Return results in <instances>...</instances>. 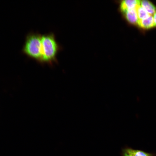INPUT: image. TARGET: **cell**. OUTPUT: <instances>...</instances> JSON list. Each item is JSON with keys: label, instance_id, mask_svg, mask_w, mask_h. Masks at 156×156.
Wrapping results in <instances>:
<instances>
[{"label": "cell", "instance_id": "obj_1", "mask_svg": "<svg viewBox=\"0 0 156 156\" xmlns=\"http://www.w3.org/2000/svg\"><path fill=\"white\" fill-rule=\"evenodd\" d=\"M41 56L40 62L51 63L56 61V55L60 49L54 35L50 33L41 35Z\"/></svg>", "mask_w": 156, "mask_h": 156}, {"label": "cell", "instance_id": "obj_2", "mask_svg": "<svg viewBox=\"0 0 156 156\" xmlns=\"http://www.w3.org/2000/svg\"><path fill=\"white\" fill-rule=\"evenodd\" d=\"M41 35L30 33L26 37L22 52L29 57L40 62L41 56Z\"/></svg>", "mask_w": 156, "mask_h": 156}, {"label": "cell", "instance_id": "obj_3", "mask_svg": "<svg viewBox=\"0 0 156 156\" xmlns=\"http://www.w3.org/2000/svg\"><path fill=\"white\" fill-rule=\"evenodd\" d=\"M140 1L138 0L122 1L120 4V9L123 12L129 10L136 8L140 5Z\"/></svg>", "mask_w": 156, "mask_h": 156}, {"label": "cell", "instance_id": "obj_4", "mask_svg": "<svg viewBox=\"0 0 156 156\" xmlns=\"http://www.w3.org/2000/svg\"><path fill=\"white\" fill-rule=\"evenodd\" d=\"M136 8L129 10L124 12L127 20L130 23L134 24H138L139 20Z\"/></svg>", "mask_w": 156, "mask_h": 156}, {"label": "cell", "instance_id": "obj_5", "mask_svg": "<svg viewBox=\"0 0 156 156\" xmlns=\"http://www.w3.org/2000/svg\"><path fill=\"white\" fill-rule=\"evenodd\" d=\"M138 24L140 27L144 29H149L155 26L153 17L151 15L145 18L139 20Z\"/></svg>", "mask_w": 156, "mask_h": 156}, {"label": "cell", "instance_id": "obj_6", "mask_svg": "<svg viewBox=\"0 0 156 156\" xmlns=\"http://www.w3.org/2000/svg\"><path fill=\"white\" fill-rule=\"evenodd\" d=\"M140 5L149 15H153L156 11L155 7L148 1L144 0L140 1Z\"/></svg>", "mask_w": 156, "mask_h": 156}, {"label": "cell", "instance_id": "obj_7", "mask_svg": "<svg viewBox=\"0 0 156 156\" xmlns=\"http://www.w3.org/2000/svg\"><path fill=\"white\" fill-rule=\"evenodd\" d=\"M125 149L133 156H155L156 154L153 153H148L143 151L133 149L130 148H127Z\"/></svg>", "mask_w": 156, "mask_h": 156}, {"label": "cell", "instance_id": "obj_8", "mask_svg": "<svg viewBox=\"0 0 156 156\" xmlns=\"http://www.w3.org/2000/svg\"><path fill=\"white\" fill-rule=\"evenodd\" d=\"M136 10L139 20L145 18L150 15L140 5L137 7Z\"/></svg>", "mask_w": 156, "mask_h": 156}, {"label": "cell", "instance_id": "obj_9", "mask_svg": "<svg viewBox=\"0 0 156 156\" xmlns=\"http://www.w3.org/2000/svg\"><path fill=\"white\" fill-rule=\"evenodd\" d=\"M122 156H133L129 153L127 152L125 149L123 151L122 153Z\"/></svg>", "mask_w": 156, "mask_h": 156}, {"label": "cell", "instance_id": "obj_10", "mask_svg": "<svg viewBox=\"0 0 156 156\" xmlns=\"http://www.w3.org/2000/svg\"><path fill=\"white\" fill-rule=\"evenodd\" d=\"M153 18L155 24V25L156 26V11L153 14Z\"/></svg>", "mask_w": 156, "mask_h": 156}]
</instances>
